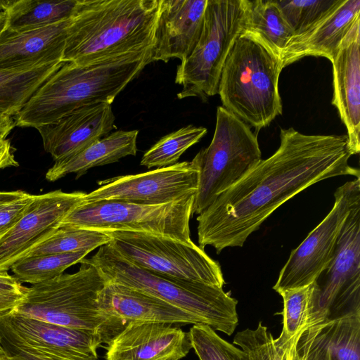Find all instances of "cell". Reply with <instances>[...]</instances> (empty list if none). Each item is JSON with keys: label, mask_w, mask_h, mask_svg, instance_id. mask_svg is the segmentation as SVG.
Returning <instances> with one entry per match:
<instances>
[{"label": "cell", "mask_w": 360, "mask_h": 360, "mask_svg": "<svg viewBox=\"0 0 360 360\" xmlns=\"http://www.w3.org/2000/svg\"><path fill=\"white\" fill-rule=\"evenodd\" d=\"M347 135H308L281 129L280 146L197 217L198 241L217 254L243 247L248 237L281 205L313 184L354 176Z\"/></svg>", "instance_id": "1"}, {"label": "cell", "mask_w": 360, "mask_h": 360, "mask_svg": "<svg viewBox=\"0 0 360 360\" xmlns=\"http://www.w3.org/2000/svg\"><path fill=\"white\" fill-rule=\"evenodd\" d=\"M160 0H77L62 61L84 66L153 48Z\"/></svg>", "instance_id": "2"}, {"label": "cell", "mask_w": 360, "mask_h": 360, "mask_svg": "<svg viewBox=\"0 0 360 360\" xmlns=\"http://www.w3.org/2000/svg\"><path fill=\"white\" fill-rule=\"evenodd\" d=\"M152 53L150 49L84 66L65 62L13 117L15 126L36 129L84 106L112 104L152 62Z\"/></svg>", "instance_id": "3"}, {"label": "cell", "mask_w": 360, "mask_h": 360, "mask_svg": "<svg viewBox=\"0 0 360 360\" xmlns=\"http://www.w3.org/2000/svg\"><path fill=\"white\" fill-rule=\"evenodd\" d=\"M94 266L108 283L153 295L185 311L214 330L231 335L238 324V301L223 288L158 274L132 264L109 243L80 263Z\"/></svg>", "instance_id": "4"}, {"label": "cell", "mask_w": 360, "mask_h": 360, "mask_svg": "<svg viewBox=\"0 0 360 360\" xmlns=\"http://www.w3.org/2000/svg\"><path fill=\"white\" fill-rule=\"evenodd\" d=\"M280 59L257 41L240 35L228 55L218 93L222 107L257 131L282 114Z\"/></svg>", "instance_id": "5"}, {"label": "cell", "mask_w": 360, "mask_h": 360, "mask_svg": "<svg viewBox=\"0 0 360 360\" xmlns=\"http://www.w3.org/2000/svg\"><path fill=\"white\" fill-rule=\"evenodd\" d=\"M108 281L93 265L27 287L13 311L49 323L98 335L105 343V320L98 300Z\"/></svg>", "instance_id": "6"}, {"label": "cell", "mask_w": 360, "mask_h": 360, "mask_svg": "<svg viewBox=\"0 0 360 360\" xmlns=\"http://www.w3.org/2000/svg\"><path fill=\"white\" fill-rule=\"evenodd\" d=\"M262 160L257 134L222 106L210 145L191 160L199 172L193 214H200Z\"/></svg>", "instance_id": "7"}, {"label": "cell", "mask_w": 360, "mask_h": 360, "mask_svg": "<svg viewBox=\"0 0 360 360\" xmlns=\"http://www.w3.org/2000/svg\"><path fill=\"white\" fill-rule=\"evenodd\" d=\"M245 10L246 0H207L198 41L176 69L175 83L182 86L179 99L206 101L217 94L225 60L243 31Z\"/></svg>", "instance_id": "8"}, {"label": "cell", "mask_w": 360, "mask_h": 360, "mask_svg": "<svg viewBox=\"0 0 360 360\" xmlns=\"http://www.w3.org/2000/svg\"><path fill=\"white\" fill-rule=\"evenodd\" d=\"M194 197L193 194L160 205L119 200L82 202L60 225L101 231L146 233L191 244L189 223Z\"/></svg>", "instance_id": "9"}, {"label": "cell", "mask_w": 360, "mask_h": 360, "mask_svg": "<svg viewBox=\"0 0 360 360\" xmlns=\"http://www.w3.org/2000/svg\"><path fill=\"white\" fill-rule=\"evenodd\" d=\"M105 232L111 237L109 244L140 268L221 288L225 284L220 264L194 243L186 244L141 232Z\"/></svg>", "instance_id": "10"}, {"label": "cell", "mask_w": 360, "mask_h": 360, "mask_svg": "<svg viewBox=\"0 0 360 360\" xmlns=\"http://www.w3.org/2000/svg\"><path fill=\"white\" fill-rule=\"evenodd\" d=\"M334 197L328 215L290 252L273 287L278 293L309 285L329 265L345 221L354 206L360 202V178L338 188Z\"/></svg>", "instance_id": "11"}, {"label": "cell", "mask_w": 360, "mask_h": 360, "mask_svg": "<svg viewBox=\"0 0 360 360\" xmlns=\"http://www.w3.org/2000/svg\"><path fill=\"white\" fill-rule=\"evenodd\" d=\"M315 283L311 324L360 310V202L352 209L333 258Z\"/></svg>", "instance_id": "12"}, {"label": "cell", "mask_w": 360, "mask_h": 360, "mask_svg": "<svg viewBox=\"0 0 360 360\" xmlns=\"http://www.w3.org/2000/svg\"><path fill=\"white\" fill-rule=\"evenodd\" d=\"M1 342L43 360H98L96 334L19 314L0 316Z\"/></svg>", "instance_id": "13"}, {"label": "cell", "mask_w": 360, "mask_h": 360, "mask_svg": "<svg viewBox=\"0 0 360 360\" xmlns=\"http://www.w3.org/2000/svg\"><path fill=\"white\" fill-rule=\"evenodd\" d=\"M199 172L191 162L131 175L98 181L101 187L86 193L83 202L119 200L142 205H160L195 194Z\"/></svg>", "instance_id": "14"}, {"label": "cell", "mask_w": 360, "mask_h": 360, "mask_svg": "<svg viewBox=\"0 0 360 360\" xmlns=\"http://www.w3.org/2000/svg\"><path fill=\"white\" fill-rule=\"evenodd\" d=\"M86 193L56 190L34 195L17 224L0 238V272L26 256L60 226L65 217L83 202Z\"/></svg>", "instance_id": "15"}, {"label": "cell", "mask_w": 360, "mask_h": 360, "mask_svg": "<svg viewBox=\"0 0 360 360\" xmlns=\"http://www.w3.org/2000/svg\"><path fill=\"white\" fill-rule=\"evenodd\" d=\"M98 305L105 320V344L134 321L202 324L194 316L162 300L117 283L108 282L99 295Z\"/></svg>", "instance_id": "16"}, {"label": "cell", "mask_w": 360, "mask_h": 360, "mask_svg": "<svg viewBox=\"0 0 360 360\" xmlns=\"http://www.w3.org/2000/svg\"><path fill=\"white\" fill-rule=\"evenodd\" d=\"M110 103L84 106L58 120L38 127L44 150L54 161L74 155L116 128Z\"/></svg>", "instance_id": "17"}, {"label": "cell", "mask_w": 360, "mask_h": 360, "mask_svg": "<svg viewBox=\"0 0 360 360\" xmlns=\"http://www.w3.org/2000/svg\"><path fill=\"white\" fill-rule=\"evenodd\" d=\"M207 0H160L151 60H184L202 30Z\"/></svg>", "instance_id": "18"}, {"label": "cell", "mask_w": 360, "mask_h": 360, "mask_svg": "<svg viewBox=\"0 0 360 360\" xmlns=\"http://www.w3.org/2000/svg\"><path fill=\"white\" fill-rule=\"evenodd\" d=\"M192 348L188 332L171 324L134 321L106 346L105 360H158L171 356L181 359Z\"/></svg>", "instance_id": "19"}, {"label": "cell", "mask_w": 360, "mask_h": 360, "mask_svg": "<svg viewBox=\"0 0 360 360\" xmlns=\"http://www.w3.org/2000/svg\"><path fill=\"white\" fill-rule=\"evenodd\" d=\"M332 104L347 128L352 155L360 150V17L356 20L331 61Z\"/></svg>", "instance_id": "20"}, {"label": "cell", "mask_w": 360, "mask_h": 360, "mask_svg": "<svg viewBox=\"0 0 360 360\" xmlns=\"http://www.w3.org/2000/svg\"><path fill=\"white\" fill-rule=\"evenodd\" d=\"M70 19L32 30L0 34V68L20 69L62 61Z\"/></svg>", "instance_id": "21"}, {"label": "cell", "mask_w": 360, "mask_h": 360, "mask_svg": "<svg viewBox=\"0 0 360 360\" xmlns=\"http://www.w3.org/2000/svg\"><path fill=\"white\" fill-rule=\"evenodd\" d=\"M359 17L360 0H341L312 28L291 39L281 56L282 68L308 56L325 57L331 62Z\"/></svg>", "instance_id": "22"}, {"label": "cell", "mask_w": 360, "mask_h": 360, "mask_svg": "<svg viewBox=\"0 0 360 360\" xmlns=\"http://www.w3.org/2000/svg\"><path fill=\"white\" fill-rule=\"evenodd\" d=\"M298 342L311 360H360V310L309 326Z\"/></svg>", "instance_id": "23"}, {"label": "cell", "mask_w": 360, "mask_h": 360, "mask_svg": "<svg viewBox=\"0 0 360 360\" xmlns=\"http://www.w3.org/2000/svg\"><path fill=\"white\" fill-rule=\"evenodd\" d=\"M139 131L117 130L96 141L81 152L56 161L46 174V179L55 181L69 174L76 179L93 167L117 162L128 155H136Z\"/></svg>", "instance_id": "24"}, {"label": "cell", "mask_w": 360, "mask_h": 360, "mask_svg": "<svg viewBox=\"0 0 360 360\" xmlns=\"http://www.w3.org/2000/svg\"><path fill=\"white\" fill-rule=\"evenodd\" d=\"M240 35L250 37L280 59L293 32L275 0H246L244 25Z\"/></svg>", "instance_id": "25"}, {"label": "cell", "mask_w": 360, "mask_h": 360, "mask_svg": "<svg viewBox=\"0 0 360 360\" xmlns=\"http://www.w3.org/2000/svg\"><path fill=\"white\" fill-rule=\"evenodd\" d=\"M58 61L20 69L0 68V114L14 117L64 63Z\"/></svg>", "instance_id": "26"}, {"label": "cell", "mask_w": 360, "mask_h": 360, "mask_svg": "<svg viewBox=\"0 0 360 360\" xmlns=\"http://www.w3.org/2000/svg\"><path fill=\"white\" fill-rule=\"evenodd\" d=\"M77 0H0L6 29L22 31L53 25L71 18Z\"/></svg>", "instance_id": "27"}, {"label": "cell", "mask_w": 360, "mask_h": 360, "mask_svg": "<svg viewBox=\"0 0 360 360\" xmlns=\"http://www.w3.org/2000/svg\"><path fill=\"white\" fill-rule=\"evenodd\" d=\"M110 240L111 237L105 231L60 225L51 236L25 257L84 251L90 252Z\"/></svg>", "instance_id": "28"}, {"label": "cell", "mask_w": 360, "mask_h": 360, "mask_svg": "<svg viewBox=\"0 0 360 360\" xmlns=\"http://www.w3.org/2000/svg\"><path fill=\"white\" fill-rule=\"evenodd\" d=\"M89 253L84 251L25 257L13 263L10 269L21 283L34 285L62 275L70 266L80 263Z\"/></svg>", "instance_id": "29"}, {"label": "cell", "mask_w": 360, "mask_h": 360, "mask_svg": "<svg viewBox=\"0 0 360 360\" xmlns=\"http://www.w3.org/2000/svg\"><path fill=\"white\" fill-rule=\"evenodd\" d=\"M278 294L283 300V326L277 339L287 342L311 325L316 295V283L288 289Z\"/></svg>", "instance_id": "30"}, {"label": "cell", "mask_w": 360, "mask_h": 360, "mask_svg": "<svg viewBox=\"0 0 360 360\" xmlns=\"http://www.w3.org/2000/svg\"><path fill=\"white\" fill-rule=\"evenodd\" d=\"M207 129L190 124L162 137L143 155L141 165L148 168H162L177 163L183 153L197 143Z\"/></svg>", "instance_id": "31"}, {"label": "cell", "mask_w": 360, "mask_h": 360, "mask_svg": "<svg viewBox=\"0 0 360 360\" xmlns=\"http://www.w3.org/2000/svg\"><path fill=\"white\" fill-rule=\"evenodd\" d=\"M275 1L293 32L292 39L312 28L341 1V0Z\"/></svg>", "instance_id": "32"}, {"label": "cell", "mask_w": 360, "mask_h": 360, "mask_svg": "<svg viewBox=\"0 0 360 360\" xmlns=\"http://www.w3.org/2000/svg\"><path fill=\"white\" fill-rule=\"evenodd\" d=\"M188 335L200 360H250L243 350L222 339L209 326L194 324Z\"/></svg>", "instance_id": "33"}, {"label": "cell", "mask_w": 360, "mask_h": 360, "mask_svg": "<svg viewBox=\"0 0 360 360\" xmlns=\"http://www.w3.org/2000/svg\"><path fill=\"white\" fill-rule=\"evenodd\" d=\"M233 343L239 346L250 360H283L287 342L274 339L267 328L259 322L255 329L238 332Z\"/></svg>", "instance_id": "34"}, {"label": "cell", "mask_w": 360, "mask_h": 360, "mask_svg": "<svg viewBox=\"0 0 360 360\" xmlns=\"http://www.w3.org/2000/svg\"><path fill=\"white\" fill-rule=\"evenodd\" d=\"M26 288L8 271L0 272V316L13 310L21 302Z\"/></svg>", "instance_id": "35"}, {"label": "cell", "mask_w": 360, "mask_h": 360, "mask_svg": "<svg viewBox=\"0 0 360 360\" xmlns=\"http://www.w3.org/2000/svg\"><path fill=\"white\" fill-rule=\"evenodd\" d=\"M34 195L24 197L0 206V238L7 233L25 214Z\"/></svg>", "instance_id": "36"}, {"label": "cell", "mask_w": 360, "mask_h": 360, "mask_svg": "<svg viewBox=\"0 0 360 360\" xmlns=\"http://www.w3.org/2000/svg\"><path fill=\"white\" fill-rule=\"evenodd\" d=\"M300 333L287 341L283 360H311L299 344Z\"/></svg>", "instance_id": "37"}, {"label": "cell", "mask_w": 360, "mask_h": 360, "mask_svg": "<svg viewBox=\"0 0 360 360\" xmlns=\"http://www.w3.org/2000/svg\"><path fill=\"white\" fill-rule=\"evenodd\" d=\"M18 166L11 141L8 139H0V169Z\"/></svg>", "instance_id": "38"}, {"label": "cell", "mask_w": 360, "mask_h": 360, "mask_svg": "<svg viewBox=\"0 0 360 360\" xmlns=\"http://www.w3.org/2000/svg\"><path fill=\"white\" fill-rule=\"evenodd\" d=\"M1 344L7 353L11 356L13 360H43L23 351L19 350L3 342H1Z\"/></svg>", "instance_id": "39"}, {"label": "cell", "mask_w": 360, "mask_h": 360, "mask_svg": "<svg viewBox=\"0 0 360 360\" xmlns=\"http://www.w3.org/2000/svg\"><path fill=\"white\" fill-rule=\"evenodd\" d=\"M15 127L13 117L0 114V139H6Z\"/></svg>", "instance_id": "40"}, {"label": "cell", "mask_w": 360, "mask_h": 360, "mask_svg": "<svg viewBox=\"0 0 360 360\" xmlns=\"http://www.w3.org/2000/svg\"><path fill=\"white\" fill-rule=\"evenodd\" d=\"M27 193L22 191H0V206L24 197Z\"/></svg>", "instance_id": "41"}, {"label": "cell", "mask_w": 360, "mask_h": 360, "mask_svg": "<svg viewBox=\"0 0 360 360\" xmlns=\"http://www.w3.org/2000/svg\"><path fill=\"white\" fill-rule=\"evenodd\" d=\"M6 28V16L5 13L0 9V34Z\"/></svg>", "instance_id": "42"}, {"label": "cell", "mask_w": 360, "mask_h": 360, "mask_svg": "<svg viewBox=\"0 0 360 360\" xmlns=\"http://www.w3.org/2000/svg\"><path fill=\"white\" fill-rule=\"evenodd\" d=\"M7 355H8V353L6 351V349H4V347H3V345L1 344V338H0V358L1 357H4V356H6Z\"/></svg>", "instance_id": "43"}, {"label": "cell", "mask_w": 360, "mask_h": 360, "mask_svg": "<svg viewBox=\"0 0 360 360\" xmlns=\"http://www.w3.org/2000/svg\"><path fill=\"white\" fill-rule=\"evenodd\" d=\"M181 358L178 356H171L168 357H165L158 360H180Z\"/></svg>", "instance_id": "44"}, {"label": "cell", "mask_w": 360, "mask_h": 360, "mask_svg": "<svg viewBox=\"0 0 360 360\" xmlns=\"http://www.w3.org/2000/svg\"><path fill=\"white\" fill-rule=\"evenodd\" d=\"M0 360H13V359H12L11 356L8 354L7 356H6L4 357H1Z\"/></svg>", "instance_id": "45"}]
</instances>
